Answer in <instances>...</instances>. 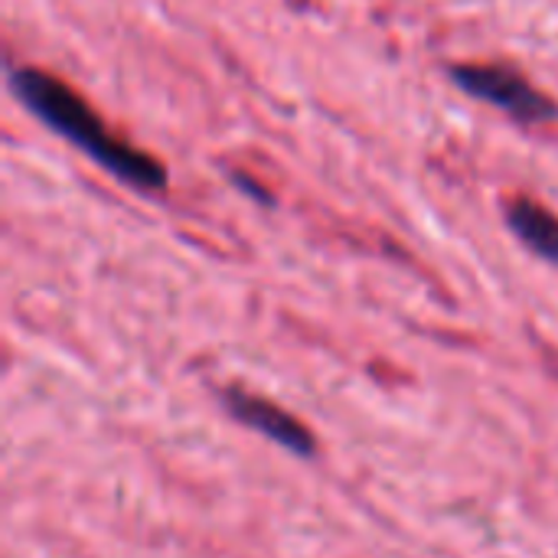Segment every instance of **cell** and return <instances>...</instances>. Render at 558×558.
<instances>
[{
	"label": "cell",
	"mask_w": 558,
	"mask_h": 558,
	"mask_svg": "<svg viewBox=\"0 0 558 558\" xmlns=\"http://www.w3.org/2000/svg\"><path fill=\"white\" fill-rule=\"evenodd\" d=\"M229 180H232V186H235L239 193H245L248 199H255V203H262V206H275V196H271L258 180H252L248 173H242V170H229Z\"/></svg>",
	"instance_id": "5"
},
{
	"label": "cell",
	"mask_w": 558,
	"mask_h": 558,
	"mask_svg": "<svg viewBox=\"0 0 558 558\" xmlns=\"http://www.w3.org/2000/svg\"><path fill=\"white\" fill-rule=\"evenodd\" d=\"M7 85L13 92V98L33 114L39 118L52 134L65 137L72 147L85 150L98 167H105L114 180H121L131 190L141 193H163L170 183L167 167L150 157L147 150L114 137L105 121L92 111V105L75 95L62 78L33 69V65H20L10 69Z\"/></svg>",
	"instance_id": "1"
},
{
	"label": "cell",
	"mask_w": 558,
	"mask_h": 558,
	"mask_svg": "<svg viewBox=\"0 0 558 558\" xmlns=\"http://www.w3.org/2000/svg\"><path fill=\"white\" fill-rule=\"evenodd\" d=\"M451 82L468 92L477 101H487L510 114L520 124H546L558 121V101L543 95L526 75L507 69V65H451L448 69Z\"/></svg>",
	"instance_id": "2"
},
{
	"label": "cell",
	"mask_w": 558,
	"mask_h": 558,
	"mask_svg": "<svg viewBox=\"0 0 558 558\" xmlns=\"http://www.w3.org/2000/svg\"><path fill=\"white\" fill-rule=\"evenodd\" d=\"M507 226L533 255L558 265V216L553 209L520 196L507 206Z\"/></svg>",
	"instance_id": "4"
},
{
	"label": "cell",
	"mask_w": 558,
	"mask_h": 558,
	"mask_svg": "<svg viewBox=\"0 0 558 558\" xmlns=\"http://www.w3.org/2000/svg\"><path fill=\"white\" fill-rule=\"evenodd\" d=\"M226 409L248 428H255L258 435L271 438L275 445L301 454V458H311L317 451V441L314 435L284 409H278L275 402L262 399V396H252V392H242V389H229L226 392Z\"/></svg>",
	"instance_id": "3"
}]
</instances>
